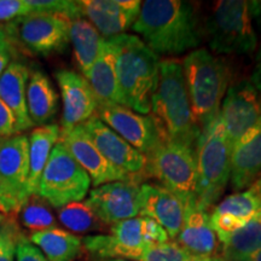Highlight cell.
<instances>
[{"mask_svg": "<svg viewBox=\"0 0 261 261\" xmlns=\"http://www.w3.org/2000/svg\"><path fill=\"white\" fill-rule=\"evenodd\" d=\"M146 159V178L159 179L162 187L180 197L185 204L196 200V150L165 139Z\"/></svg>", "mask_w": 261, "mask_h": 261, "instance_id": "8", "label": "cell"}, {"mask_svg": "<svg viewBox=\"0 0 261 261\" xmlns=\"http://www.w3.org/2000/svg\"><path fill=\"white\" fill-rule=\"evenodd\" d=\"M61 137V127L57 123H48L32 130L29 138V196H35L39 180L50 158L52 149Z\"/></svg>", "mask_w": 261, "mask_h": 261, "instance_id": "24", "label": "cell"}, {"mask_svg": "<svg viewBox=\"0 0 261 261\" xmlns=\"http://www.w3.org/2000/svg\"><path fill=\"white\" fill-rule=\"evenodd\" d=\"M102 261H129L125 259H108V260H102Z\"/></svg>", "mask_w": 261, "mask_h": 261, "instance_id": "46", "label": "cell"}, {"mask_svg": "<svg viewBox=\"0 0 261 261\" xmlns=\"http://www.w3.org/2000/svg\"><path fill=\"white\" fill-rule=\"evenodd\" d=\"M108 40L115 52L120 106L146 115L159 84V56L136 35L121 34Z\"/></svg>", "mask_w": 261, "mask_h": 261, "instance_id": "3", "label": "cell"}, {"mask_svg": "<svg viewBox=\"0 0 261 261\" xmlns=\"http://www.w3.org/2000/svg\"><path fill=\"white\" fill-rule=\"evenodd\" d=\"M0 47L11 48V41H10L8 33L2 27H0Z\"/></svg>", "mask_w": 261, "mask_h": 261, "instance_id": "41", "label": "cell"}, {"mask_svg": "<svg viewBox=\"0 0 261 261\" xmlns=\"http://www.w3.org/2000/svg\"><path fill=\"white\" fill-rule=\"evenodd\" d=\"M224 261H246L261 249V221L255 217L243 227L218 237Z\"/></svg>", "mask_w": 261, "mask_h": 261, "instance_id": "27", "label": "cell"}, {"mask_svg": "<svg viewBox=\"0 0 261 261\" xmlns=\"http://www.w3.org/2000/svg\"><path fill=\"white\" fill-rule=\"evenodd\" d=\"M219 119L231 148L261 123V93L250 79L228 86L221 102Z\"/></svg>", "mask_w": 261, "mask_h": 261, "instance_id": "10", "label": "cell"}, {"mask_svg": "<svg viewBox=\"0 0 261 261\" xmlns=\"http://www.w3.org/2000/svg\"><path fill=\"white\" fill-rule=\"evenodd\" d=\"M104 41L106 39L85 17L69 21V42L73 46L75 61L83 76L99 57Z\"/></svg>", "mask_w": 261, "mask_h": 261, "instance_id": "25", "label": "cell"}, {"mask_svg": "<svg viewBox=\"0 0 261 261\" xmlns=\"http://www.w3.org/2000/svg\"><path fill=\"white\" fill-rule=\"evenodd\" d=\"M11 48H5L0 47V76H2L3 73L6 70V68L9 67V64L11 63L10 60H11Z\"/></svg>", "mask_w": 261, "mask_h": 261, "instance_id": "40", "label": "cell"}, {"mask_svg": "<svg viewBox=\"0 0 261 261\" xmlns=\"http://www.w3.org/2000/svg\"><path fill=\"white\" fill-rule=\"evenodd\" d=\"M175 242L192 256H215L219 252V241L211 223L210 211L198 204L197 200L185 205L184 224Z\"/></svg>", "mask_w": 261, "mask_h": 261, "instance_id": "19", "label": "cell"}, {"mask_svg": "<svg viewBox=\"0 0 261 261\" xmlns=\"http://www.w3.org/2000/svg\"><path fill=\"white\" fill-rule=\"evenodd\" d=\"M250 81H252V84L261 93V46L259 48V51H257V55L255 58V65H254L252 76H250Z\"/></svg>", "mask_w": 261, "mask_h": 261, "instance_id": "39", "label": "cell"}, {"mask_svg": "<svg viewBox=\"0 0 261 261\" xmlns=\"http://www.w3.org/2000/svg\"><path fill=\"white\" fill-rule=\"evenodd\" d=\"M19 213H21L22 224L31 230L41 231L56 227L55 217L37 198H33L32 201L29 198Z\"/></svg>", "mask_w": 261, "mask_h": 261, "instance_id": "31", "label": "cell"}, {"mask_svg": "<svg viewBox=\"0 0 261 261\" xmlns=\"http://www.w3.org/2000/svg\"><path fill=\"white\" fill-rule=\"evenodd\" d=\"M190 261H224V260L221 259L220 255H215V256H205V257L195 256L194 259H191Z\"/></svg>", "mask_w": 261, "mask_h": 261, "instance_id": "43", "label": "cell"}, {"mask_svg": "<svg viewBox=\"0 0 261 261\" xmlns=\"http://www.w3.org/2000/svg\"><path fill=\"white\" fill-rule=\"evenodd\" d=\"M8 220H9L8 215L4 214V213H2V212H0V226H3V225H4Z\"/></svg>", "mask_w": 261, "mask_h": 261, "instance_id": "45", "label": "cell"}, {"mask_svg": "<svg viewBox=\"0 0 261 261\" xmlns=\"http://www.w3.org/2000/svg\"><path fill=\"white\" fill-rule=\"evenodd\" d=\"M185 202L161 184H140V217L155 220L175 240L185 218Z\"/></svg>", "mask_w": 261, "mask_h": 261, "instance_id": "18", "label": "cell"}, {"mask_svg": "<svg viewBox=\"0 0 261 261\" xmlns=\"http://www.w3.org/2000/svg\"><path fill=\"white\" fill-rule=\"evenodd\" d=\"M204 34L217 54H252L256 48L257 37L250 2H218L205 21Z\"/></svg>", "mask_w": 261, "mask_h": 261, "instance_id": "6", "label": "cell"}, {"mask_svg": "<svg viewBox=\"0 0 261 261\" xmlns=\"http://www.w3.org/2000/svg\"><path fill=\"white\" fill-rule=\"evenodd\" d=\"M150 113L163 139L196 150L202 132L192 114L182 65L174 58L160 61Z\"/></svg>", "mask_w": 261, "mask_h": 261, "instance_id": "2", "label": "cell"}, {"mask_svg": "<svg viewBox=\"0 0 261 261\" xmlns=\"http://www.w3.org/2000/svg\"><path fill=\"white\" fill-rule=\"evenodd\" d=\"M143 221V237L145 243L148 244H160L165 243L169 240L167 232L159 223L150 218L142 217Z\"/></svg>", "mask_w": 261, "mask_h": 261, "instance_id": "35", "label": "cell"}, {"mask_svg": "<svg viewBox=\"0 0 261 261\" xmlns=\"http://www.w3.org/2000/svg\"><path fill=\"white\" fill-rule=\"evenodd\" d=\"M96 115L145 156L151 154L165 140L151 115H142L119 104L99 106Z\"/></svg>", "mask_w": 261, "mask_h": 261, "instance_id": "12", "label": "cell"}, {"mask_svg": "<svg viewBox=\"0 0 261 261\" xmlns=\"http://www.w3.org/2000/svg\"><path fill=\"white\" fill-rule=\"evenodd\" d=\"M60 140L67 146L76 162L87 172L91 178V184L94 188L108 182L128 180L133 178L112 165L100 154L81 125L74 127L64 135H61Z\"/></svg>", "mask_w": 261, "mask_h": 261, "instance_id": "16", "label": "cell"}, {"mask_svg": "<svg viewBox=\"0 0 261 261\" xmlns=\"http://www.w3.org/2000/svg\"><path fill=\"white\" fill-rule=\"evenodd\" d=\"M21 236V230L15 220L9 219L0 226V261L16 260V248Z\"/></svg>", "mask_w": 261, "mask_h": 261, "instance_id": "33", "label": "cell"}, {"mask_svg": "<svg viewBox=\"0 0 261 261\" xmlns=\"http://www.w3.org/2000/svg\"><path fill=\"white\" fill-rule=\"evenodd\" d=\"M28 240L48 261H74L83 252V240L58 227L33 231Z\"/></svg>", "mask_w": 261, "mask_h": 261, "instance_id": "26", "label": "cell"}, {"mask_svg": "<svg viewBox=\"0 0 261 261\" xmlns=\"http://www.w3.org/2000/svg\"><path fill=\"white\" fill-rule=\"evenodd\" d=\"M29 77L28 67L21 62H11L0 76V97L15 117L16 135L34 127L28 115L25 98Z\"/></svg>", "mask_w": 261, "mask_h": 261, "instance_id": "21", "label": "cell"}, {"mask_svg": "<svg viewBox=\"0 0 261 261\" xmlns=\"http://www.w3.org/2000/svg\"><path fill=\"white\" fill-rule=\"evenodd\" d=\"M194 257L175 241H167L146 246L137 261H190Z\"/></svg>", "mask_w": 261, "mask_h": 261, "instance_id": "32", "label": "cell"}, {"mask_svg": "<svg viewBox=\"0 0 261 261\" xmlns=\"http://www.w3.org/2000/svg\"><path fill=\"white\" fill-rule=\"evenodd\" d=\"M99 152L112 165L121 169L130 177L146 178L148 159L142 152L128 144L125 139L108 127L97 115L91 117L81 125Z\"/></svg>", "mask_w": 261, "mask_h": 261, "instance_id": "13", "label": "cell"}, {"mask_svg": "<svg viewBox=\"0 0 261 261\" xmlns=\"http://www.w3.org/2000/svg\"><path fill=\"white\" fill-rule=\"evenodd\" d=\"M29 138L25 135L0 137V184L22 207L29 200Z\"/></svg>", "mask_w": 261, "mask_h": 261, "instance_id": "14", "label": "cell"}, {"mask_svg": "<svg viewBox=\"0 0 261 261\" xmlns=\"http://www.w3.org/2000/svg\"><path fill=\"white\" fill-rule=\"evenodd\" d=\"M259 208V192L254 185H250L246 190L227 196L217 207H214L212 212L218 214L231 215V217L247 224L256 217Z\"/></svg>", "mask_w": 261, "mask_h": 261, "instance_id": "29", "label": "cell"}, {"mask_svg": "<svg viewBox=\"0 0 261 261\" xmlns=\"http://www.w3.org/2000/svg\"><path fill=\"white\" fill-rule=\"evenodd\" d=\"M252 185H254V187H255V189L257 190V192H259V196H260V208H259V211H257L256 218L261 221V177L259 179H256V180L254 181Z\"/></svg>", "mask_w": 261, "mask_h": 261, "instance_id": "42", "label": "cell"}, {"mask_svg": "<svg viewBox=\"0 0 261 261\" xmlns=\"http://www.w3.org/2000/svg\"><path fill=\"white\" fill-rule=\"evenodd\" d=\"M27 110L34 126L48 125L57 114L58 94L48 76L40 70L34 71L29 77L25 91Z\"/></svg>", "mask_w": 261, "mask_h": 261, "instance_id": "23", "label": "cell"}, {"mask_svg": "<svg viewBox=\"0 0 261 261\" xmlns=\"http://www.w3.org/2000/svg\"><path fill=\"white\" fill-rule=\"evenodd\" d=\"M16 261H48L38 247H35L28 237L22 234L16 248Z\"/></svg>", "mask_w": 261, "mask_h": 261, "instance_id": "36", "label": "cell"}, {"mask_svg": "<svg viewBox=\"0 0 261 261\" xmlns=\"http://www.w3.org/2000/svg\"><path fill=\"white\" fill-rule=\"evenodd\" d=\"M231 148L219 116L198 139L196 146V200L204 210L213 208L231 177Z\"/></svg>", "mask_w": 261, "mask_h": 261, "instance_id": "5", "label": "cell"}, {"mask_svg": "<svg viewBox=\"0 0 261 261\" xmlns=\"http://www.w3.org/2000/svg\"><path fill=\"white\" fill-rule=\"evenodd\" d=\"M246 261H261V249L257 250L254 254H252Z\"/></svg>", "mask_w": 261, "mask_h": 261, "instance_id": "44", "label": "cell"}, {"mask_svg": "<svg viewBox=\"0 0 261 261\" xmlns=\"http://www.w3.org/2000/svg\"><path fill=\"white\" fill-rule=\"evenodd\" d=\"M140 181L132 178L100 185L90 191L85 203L106 226L132 219L140 214Z\"/></svg>", "mask_w": 261, "mask_h": 261, "instance_id": "11", "label": "cell"}, {"mask_svg": "<svg viewBox=\"0 0 261 261\" xmlns=\"http://www.w3.org/2000/svg\"><path fill=\"white\" fill-rule=\"evenodd\" d=\"M15 117L11 110L4 103L0 97V137H10L16 135L15 133Z\"/></svg>", "mask_w": 261, "mask_h": 261, "instance_id": "37", "label": "cell"}, {"mask_svg": "<svg viewBox=\"0 0 261 261\" xmlns=\"http://www.w3.org/2000/svg\"><path fill=\"white\" fill-rule=\"evenodd\" d=\"M79 3L84 17L104 39L125 34L135 24L142 8L139 0H85Z\"/></svg>", "mask_w": 261, "mask_h": 261, "instance_id": "17", "label": "cell"}, {"mask_svg": "<svg viewBox=\"0 0 261 261\" xmlns=\"http://www.w3.org/2000/svg\"><path fill=\"white\" fill-rule=\"evenodd\" d=\"M261 177V123L250 129L231 151V187L243 191Z\"/></svg>", "mask_w": 261, "mask_h": 261, "instance_id": "20", "label": "cell"}, {"mask_svg": "<svg viewBox=\"0 0 261 261\" xmlns=\"http://www.w3.org/2000/svg\"><path fill=\"white\" fill-rule=\"evenodd\" d=\"M99 106H120L115 69V52L108 39L92 68L85 75Z\"/></svg>", "mask_w": 261, "mask_h": 261, "instance_id": "22", "label": "cell"}, {"mask_svg": "<svg viewBox=\"0 0 261 261\" xmlns=\"http://www.w3.org/2000/svg\"><path fill=\"white\" fill-rule=\"evenodd\" d=\"M181 65L192 114L204 132L219 116L231 80L230 68L226 61L205 48L191 51Z\"/></svg>", "mask_w": 261, "mask_h": 261, "instance_id": "4", "label": "cell"}, {"mask_svg": "<svg viewBox=\"0 0 261 261\" xmlns=\"http://www.w3.org/2000/svg\"><path fill=\"white\" fill-rule=\"evenodd\" d=\"M90 187V175L58 140L42 171L35 196L60 210L73 202L83 201Z\"/></svg>", "mask_w": 261, "mask_h": 261, "instance_id": "7", "label": "cell"}, {"mask_svg": "<svg viewBox=\"0 0 261 261\" xmlns=\"http://www.w3.org/2000/svg\"><path fill=\"white\" fill-rule=\"evenodd\" d=\"M5 31L25 50L40 56L63 52L69 44V19L58 15L32 12L10 22Z\"/></svg>", "mask_w": 261, "mask_h": 261, "instance_id": "9", "label": "cell"}, {"mask_svg": "<svg viewBox=\"0 0 261 261\" xmlns=\"http://www.w3.org/2000/svg\"><path fill=\"white\" fill-rule=\"evenodd\" d=\"M32 14L27 0H0V22L14 19Z\"/></svg>", "mask_w": 261, "mask_h": 261, "instance_id": "34", "label": "cell"}, {"mask_svg": "<svg viewBox=\"0 0 261 261\" xmlns=\"http://www.w3.org/2000/svg\"><path fill=\"white\" fill-rule=\"evenodd\" d=\"M0 212L6 215L17 214L21 212V205L16 202L12 196L0 184Z\"/></svg>", "mask_w": 261, "mask_h": 261, "instance_id": "38", "label": "cell"}, {"mask_svg": "<svg viewBox=\"0 0 261 261\" xmlns=\"http://www.w3.org/2000/svg\"><path fill=\"white\" fill-rule=\"evenodd\" d=\"M58 219L65 227L74 232H89L94 230H103L106 226L93 214L85 202H73L58 210Z\"/></svg>", "mask_w": 261, "mask_h": 261, "instance_id": "30", "label": "cell"}, {"mask_svg": "<svg viewBox=\"0 0 261 261\" xmlns=\"http://www.w3.org/2000/svg\"><path fill=\"white\" fill-rule=\"evenodd\" d=\"M55 76L63 102L61 135H64L96 115L98 103L89 81L83 75L74 70L60 69Z\"/></svg>", "mask_w": 261, "mask_h": 261, "instance_id": "15", "label": "cell"}, {"mask_svg": "<svg viewBox=\"0 0 261 261\" xmlns=\"http://www.w3.org/2000/svg\"><path fill=\"white\" fill-rule=\"evenodd\" d=\"M158 56H175L200 46L204 27L194 4L181 0H148L132 25Z\"/></svg>", "mask_w": 261, "mask_h": 261, "instance_id": "1", "label": "cell"}, {"mask_svg": "<svg viewBox=\"0 0 261 261\" xmlns=\"http://www.w3.org/2000/svg\"><path fill=\"white\" fill-rule=\"evenodd\" d=\"M110 234L121 248L122 259L125 260L137 261L144 248L148 246L143 237L142 217L126 219L112 225Z\"/></svg>", "mask_w": 261, "mask_h": 261, "instance_id": "28", "label": "cell"}]
</instances>
